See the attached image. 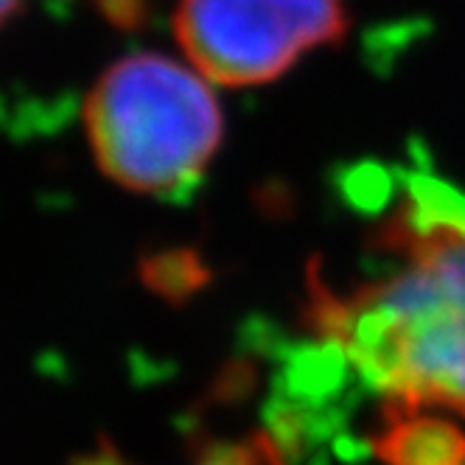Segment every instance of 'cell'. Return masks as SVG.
<instances>
[{
    "label": "cell",
    "instance_id": "obj_6",
    "mask_svg": "<svg viewBox=\"0 0 465 465\" xmlns=\"http://www.w3.org/2000/svg\"><path fill=\"white\" fill-rule=\"evenodd\" d=\"M141 278L149 292L180 303L208 281V267L191 250H163L141 261Z\"/></svg>",
    "mask_w": 465,
    "mask_h": 465
},
{
    "label": "cell",
    "instance_id": "obj_4",
    "mask_svg": "<svg viewBox=\"0 0 465 465\" xmlns=\"http://www.w3.org/2000/svg\"><path fill=\"white\" fill-rule=\"evenodd\" d=\"M373 451L384 465H465V431L431 410L387 404Z\"/></svg>",
    "mask_w": 465,
    "mask_h": 465
},
{
    "label": "cell",
    "instance_id": "obj_2",
    "mask_svg": "<svg viewBox=\"0 0 465 465\" xmlns=\"http://www.w3.org/2000/svg\"><path fill=\"white\" fill-rule=\"evenodd\" d=\"M84 126L104 177L149 196L188 193L224 135L208 79L163 54L110 64L87 95Z\"/></svg>",
    "mask_w": 465,
    "mask_h": 465
},
{
    "label": "cell",
    "instance_id": "obj_5",
    "mask_svg": "<svg viewBox=\"0 0 465 465\" xmlns=\"http://www.w3.org/2000/svg\"><path fill=\"white\" fill-rule=\"evenodd\" d=\"M76 465H132L113 446H102L76 460ZM191 465H286L281 446L267 431H252L239 440H213L205 443L191 460Z\"/></svg>",
    "mask_w": 465,
    "mask_h": 465
},
{
    "label": "cell",
    "instance_id": "obj_8",
    "mask_svg": "<svg viewBox=\"0 0 465 465\" xmlns=\"http://www.w3.org/2000/svg\"><path fill=\"white\" fill-rule=\"evenodd\" d=\"M25 6H28V0H0V25L15 20Z\"/></svg>",
    "mask_w": 465,
    "mask_h": 465
},
{
    "label": "cell",
    "instance_id": "obj_7",
    "mask_svg": "<svg viewBox=\"0 0 465 465\" xmlns=\"http://www.w3.org/2000/svg\"><path fill=\"white\" fill-rule=\"evenodd\" d=\"M95 6L110 25H115L121 31L143 28V23L149 20L146 0H95Z\"/></svg>",
    "mask_w": 465,
    "mask_h": 465
},
{
    "label": "cell",
    "instance_id": "obj_1",
    "mask_svg": "<svg viewBox=\"0 0 465 465\" xmlns=\"http://www.w3.org/2000/svg\"><path fill=\"white\" fill-rule=\"evenodd\" d=\"M395 267L348 292L312 275L309 325L390 407L465 418V193L415 177L376 227Z\"/></svg>",
    "mask_w": 465,
    "mask_h": 465
},
{
    "label": "cell",
    "instance_id": "obj_3",
    "mask_svg": "<svg viewBox=\"0 0 465 465\" xmlns=\"http://www.w3.org/2000/svg\"><path fill=\"white\" fill-rule=\"evenodd\" d=\"M348 28V0H177L174 9L183 54L222 87L275 82Z\"/></svg>",
    "mask_w": 465,
    "mask_h": 465
}]
</instances>
